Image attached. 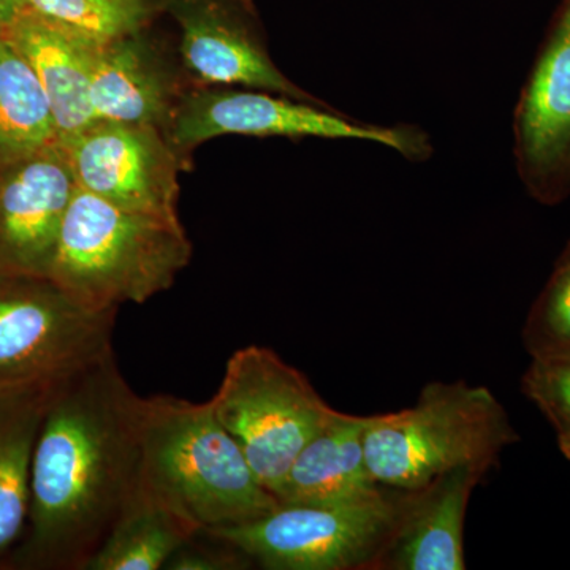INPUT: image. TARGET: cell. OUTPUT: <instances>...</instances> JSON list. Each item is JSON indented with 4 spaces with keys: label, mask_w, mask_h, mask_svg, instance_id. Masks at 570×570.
Segmentation results:
<instances>
[{
    "label": "cell",
    "mask_w": 570,
    "mask_h": 570,
    "mask_svg": "<svg viewBox=\"0 0 570 570\" xmlns=\"http://www.w3.org/2000/svg\"><path fill=\"white\" fill-rule=\"evenodd\" d=\"M164 134L184 160L223 135L370 141L414 163L433 156L430 137L417 126L363 122L325 102L238 86H190Z\"/></svg>",
    "instance_id": "obj_7"
},
{
    "label": "cell",
    "mask_w": 570,
    "mask_h": 570,
    "mask_svg": "<svg viewBox=\"0 0 570 570\" xmlns=\"http://www.w3.org/2000/svg\"><path fill=\"white\" fill-rule=\"evenodd\" d=\"M141 396L115 354L52 393L33 445L21 564L86 570L140 478Z\"/></svg>",
    "instance_id": "obj_1"
},
{
    "label": "cell",
    "mask_w": 570,
    "mask_h": 570,
    "mask_svg": "<svg viewBox=\"0 0 570 570\" xmlns=\"http://www.w3.org/2000/svg\"><path fill=\"white\" fill-rule=\"evenodd\" d=\"M404 490L348 505H281L249 523L204 531L266 570H376L395 531Z\"/></svg>",
    "instance_id": "obj_8"
},
{
    "label": "cell",
    "mask_w": 570,
    "mask_h": 570,
    "mask_svg": "<svg viewBox=\"0 0 570 570\" xmlns=\"http://www.w3.org/2000/svg\"><path fill=\"white\" fill-rule=\"evenodd\" d=\"M521 392L549 420L560 449L570 445V358L532 360Z\"/></svg>",
    "instance_id": "obj_22"
},
{
    "label": "cell",
    "mask_w": 570,
    "mask_h": 570,
    "mask_svg": "<svg viewBox=\"0 0 570 570\" xmlns=\"http://www.w3.org/2000/svg\"><path fill=\"white\" fill-rule=\"evenodd\" d=\"M99 41L151 28L165 14L164 0H13Z\"/></svg>",
    "instance_id": "obj_20"
},
{
    "label": "cell",
    "mask_w": 570,
    "mask_h": 570,
    "mask_svg": "<svg viewBox=\"0 0 570 570\" xmlns=\"http://www.w3.org/2000/svg\"><path fill=\"white\" fill-rule=\"evenodd\" d=\"M18 13V7L13 0H0V37L7 31L14 14Z\"/></svg>",
    "instance_id": "obj_24"
},
{
    "label": "cell",
    "mask_w": 570,
    "mask_h": 570,
    "mask_svg": "<svg viewBox=\"0 0 570 570\" xmlns=\"http://www.w3.org/2000/svg\"><path fill=\"white\" fill-rule=\"evenodd\" d=\"M521 340L532 360L570 358V239L532 303Z\"/></svg>",
    "instance_id": "obj_21"
},
{
    "label": "cell",
    "mask_w": 570,
    "mask_h": 570,
    "mask_svg": "<svg viewBox=\"0 0 570 570\" xmlns=\"http://www.w3.org/2000/svg\"><path fill=\"white\" fill-rule=\"evenodd\" d=\"M485 474L460 468L417 490H404L395 531L376 570H463L469 499Z\"/></svg>",
    "instance_id": "obj_14"
},
{
    "label": "cell",
    "mask_w": 570,
    "mask_h": 570,
    "mask_svg": "<svg viewBox=\"0 0 570 570\" xmlns=\"http://www.w3.org/2000/svg\"><path fill=\"white\" fill-rule=\"evenodd\" d=\"M116 313L81 305L51 277L0 272V400L51 396L115 354Z\"/></svg>",
    "instance_id": "obj_5"
},
{
    "label": "cell",
    "mask_w": 570,
    "mask_h": 570,
    "mask_svg": "<svg viewBox=\"0 0 570 570\" xmlns=\"http://www.w3.org/2000/svg\"><path fill=\"white\" fill-rule=\"evenodd\" d=\"M560 450L562 455L570 461V445H566V448H561Z\"/></svg>",
    "instance_id": "obj_25"
},
{
    "label": "cell",
    "mask_w": 570,
    "mask_h": 570,
    "mask_svg": "<svg viewBox=\"0 0 570 570\" xmlns=\"http://www.w3.org/2000/svg\"><path fill=\"white\" fill-rule=\"evenodd\" d=\"M208 403L275 498L296 456L336 414L302 371L261 346L238 348L228 358Z\"/></svg>",
    "instance_id": "obj_6"
},
{
    "label": "cell",
    "mask_w": 570,
    "mask_h": 570,
    "mask_svg": "<svg viewBox=\"0 0 570 570\" xmlns=\"http://www.w3.org/2000/svg\"><path fill=\"white\" fill-rule=\"evenodd\" d=\"M151 28L97 48L91 81L97 119L167 130L190 82L181 61L165 50Z\"/></svg>",
    "instance_id": "obj_13"
},
{
    "label": "cell",
    "mask_w": 570,
    "mask_h": 570,
    "mask_svg": "<svg viewBox=\"0 0 570 570\" xmlns=\"http://www.w3.org/2000/svg\"><path fill=\"white\" fill-rule=\"evenodd\" d=\"M2 39L36 71L50 100L59 140L97 121L91 81L102 41L26 9H18Z\"/></svg>",
    "instance_id": "obj_15"
},
{
    "label": "cell",
    "mask_w": 570,
    "mask_h": 570,
    "mask_svg": "<svg viewBox=\"0 0 570 570\" xmlns=\"http://www.w3.org/2000/svg\"><path fill=\"white\" fill-rule=\"evenodd\" d=\"M197 532L138 482L86 570L165 569Z\"/></svg>",
    "instance_id": "obj_17"
},
{
    "label": "cell",
    "mask_w": 570,
    "mask_h": 570,
    "mask_svg": "<svg viewBox=\"0 0 570 570\" xmlns=\"http://www.w3.org/2000/svg\"><path fill=\"white\" fill-rule=\"evenodd\" d=\"M58 141L50 100L36 71L0 37V164Z\"/></svg>",
    "instance_id": "obj_19"
},
{
    "label": "cell",
    "mask_w": 570,
    "mask_h": 570,
    "mask_svg": "<svg viewBox=\"0 0 570 570\" xmlns=\"http://www.w3.org/2000/svg\"><path fill=\"white\" fill-rule=\"evenodd\" d=\"M51 396L0 400V557L29 520L33 445Z\"/></svg>",
    "instance_id": "obj_18"
},
{
    "label": "cell",
    "mask_w": 570,
    "mask_h": 570,
    "mask_svg": "<svg viewBox=\"0 0 570 570\" xmlns=\"http://www.w3.org/2000/svg\"><path fill=\"white\" fill-rule=\"evenodd\" d=\"M520 441L493 393L466 382H431L414 406L370 415L363 436L379 485L417 490L445 472L471 468L487 475L502 450Z\"/></svg>",
    "instance_id": "obj_4"
},
{
    "label": "cell",
    "mask_w": 570,
    "mask_h": 570,
    "mask_svg": "<svg viewBox=\"0 0 570 570\" xmlns=\"http://www.w3.org/2000/svg\"><path fill=\"white\" fill-rule=\"evenodd\" d=\"M517 174L540 205L570 197V0H561L513 112Z\"/></svg>",
    "instance_id": "obj_10"
},
{
    "label": "cell",
    "mask_w": 570,
    "mask_h": 570,
    "mask_svg": "<svg viewBox=\"0 0 570 570\" xmlns=\"http://www.w3.org/2000/svg\"><path fill=\"white\" fill-rule=\"evenodd\" d=\"M190 258L181 220L129 212L77 187L48 277L81 305L110 311L168 291Z\"/></svg>",
    "instance_id": "obj_3"
},
{
    "label": "cell",
    "mask_w": 570,
    "mask_h": 570,
    "mask_svg": "<svg viewBox=\"0 0 570 570\" xmlns=\"http://www.w3.org/2000/svg\"><path fill=\"white\" fill-rule=\"evenodd\" d=\"M179 29V61L190 86H238L322 102L285 77L269 56L254 0H164Z\"/></svg>",
    "instance_id": "obj_11"
},
{
    "label": "cell",
    "mask_w": 570,
    "mask_h": 570,
    "mask_svg": "<svg viewBox=\"0 0 570 570\" xmlns=\"http://www.w3.org/2000/svg\"><path fill=\"white\" fill-rule=\"evenodd\" d=\"M77 187L59 141L0 164V272L50 275Z\"/></svg>",
    "instance_id": "obj_12"
},
{
    "label": "cell",
    "mask_w": 570,
    "mask_h": 570,
    "mask_svg": "<svg viewBox=\"0 0 570 570\" xmlns=\"http://www.w3.org/2000/svg\"><path fill=\"white\" fill-rule=\"evenodd\" d=\"M59 146L80 189L129 212L179 220V174L189 163L163 130L97 119Z\"/></svg>",
    "instance_id": "obj_9"
},
{
    "label": "cell",
    "mask_w": 570,
    "mask_h": 570,
    "mask_svg": "<svg viewBox=\"0 0 570 570\" xmlns=\"http://www.w3.org/2000/svg\"><path fill=\"white\" fill-rule=\"evenodd\" d=\"M367 419L336 411L307 442L277 493L281 505H348L385 493L370 474L363 448Z\"/></svg>",
    "instance_id": "obj_16"
},
{
    "label": "cell",
    "mask_w": 570,
    "mask_h": 570,
    "mask_svg": "<svg viewBox=\"0 0 570 570\" xmlns=\"http://www.w3.org/2000/svg\"><path fill=\"white\" fill-rule=\"evenodd\" d=\"M138 482L195 531L249 523L279 508L209 403L141 397Z\"/></svg>",
    "instance_id": "obj_2"
},
{
    "label": "cell",
    "mask_w": 570,
    "mask_h": 570,
    "mask_svg": "<svg viewBox=\"0 0 570 570\" xmlns=\"http://www.w3.org/2000/svg\"><path fill=\"white\" fill-rule=\"evenodd\" d=\"M253 561L234 543L209 534L197 532L194 538L176 551L167 570H245L253 568Z\"/></svg>",
    "instance_id": "obj_23"
}]
</instances>
